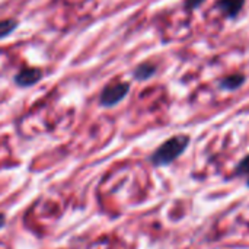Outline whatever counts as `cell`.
<instances>
[{
	"mask_svg": "<svg viewBox=\"0 0 249 249\" xmlns=\"http://www.w3.org/2000/svg\"><path fill=\"white\" fill-rule=\"evenodd\" d=\"M3 225H4V216H3V214H0V228H1Z\"/></svg>",
	"mask_w": 249,
	"mask_h": 249,
	"instance_id": "30bf717a",
	"label": "cell"
},
{
	"mask_svg": "<svg viewBox=\"0 0 249 249\" xmlns=\"http://www.w3.org/2000/svg\"><path fill=\"white\" fill-rule=\"evenodd\" d=\"M204 1H206V0H187V1H185V7H187V9H197V7H200Z\"/></svg>",
	"mask_w": 249,
	"mask_h": 249,
	"instance_id": "9c48e42d",
	"label": "cell"
},
{
	"mask_svg": "<svg viewBox=\"0 0 249 249\" xmlns=\"http://www.w3.org/2000/svg\"><path fill=\"white\" fill-rule=\"evenodd\" d=\"M130 90V85L128 83H121V82H115L111 83L109 86H107L101 95V104L105 107H112L115 104H118L120 101H123L127 93Z\"/></svg>",
	"mask_w": 249,
	"mask_h": 249,
	"instance_id": "7a4b0ae2",
	"label": "cell"
},
{
	"mask_svg": "<svg viewBox=\"0 0 249 249\" xmlns=\"http://www.w3.org/2000/svg\"><path fill=\"white\" fill-rule=\"evenodd\" d=\"M190 143V137L188 136H175L171 137L169 140H166L152 156V162L156 166H165L172 163L177 158H179L187 146Z\"/></svg>",
	"mask_w": 249,
	"mask_h": 249,
	"instance_id": "6da1fadb",
	"label": "cell"
},
{
	"mask_svg": "<svg viewBox=\"0 0 249 249\" xmlns=\"http://www.w3.org/2000/svg\"><path fill=\"white\" fill-rule=\"evenodd\" d=\"M156 73V66L152 63H143L134 70V77L139 80H146L150 79Z\"/></svg>",
	"mask_w": 249,
	"mask_h": 249,
	"instance_id": "8992f818",
	"label": "cell"
},
{
	"mask_svg": "<svg viewBox=\"0 0 249 249\" xmlns=\"http://www.w3.org/2000/svg\"><path fill=\"white\" fill-rule=\"evenodd\" d=\"M16 26H18V23H16V20H13V19L0 20V38H4L6 35H9Z\"/></svg>",
	"mask_w": 249,
	"mask_h": 249,
	"instance_id": "52a82bcc",
	"label": "cell"
},
{
	"mask_svg": "<svg viewBox=\"0 0 249 249\" xmlns=\"http://www.w3.org/2000/svg\"><path fill=\"white\" fill-rule=\"evenodd\" d=\"M41 77H42V73H41L39 69H26V70H22L16 76V83L19 86H32Z\"/></svg>",
	"mask_w": 249,
	"mask_h": 249,
	"instance_id": "3957f363",
	"label": "cell"
},
{
	"mask_svg": "<svg viewBox=\"0 0 249 249\" xmlns=\"http://www.w3.org/2000/svg\"><path fill=\"white\" fill-rule=\"evenodd\" d=\"M238 172H239V174H249V156H247V158L241 162V165H239V168H238Z\"/></svg>",
	"mask_w": 249,
	"mask_h": 249,
	"instance_id": "ba28073f",
	"label": "cell"
},
{
	"mask_svg": "<svg viewBox=\"0 0 249 249\" xmlns=\"http://www.w3.org/2000/svg\"><path fill=\"white\" fill-rule=\"evenodd\" d=\"M244 82H245V76L236 73V74H232V76H228V77L222 79V80L219 82V85H220L222 89H226V90H236V89H239V88L244 85Z\"/></svg>",
	"mask_w": 249,
	"mask_h": 249,
	"instance_id": "5b68a950",
	"label": "cell"
},
{
	"mask_svg": "<svg viewBox=\"0 0 249 249\" xmlns=\"http://www.w3.org/2000/svg\"><path fill=\"white\" fill-rule=\"evenodd\" d=\"M245 0H219L217 9H220L228 18H235L244 7Z\"/></svg>",
	"mask_w": 249,
	"mask_h": 249,
	"instance_id": "277c9868",
	"label": "cell"
}]
</instances>
